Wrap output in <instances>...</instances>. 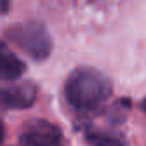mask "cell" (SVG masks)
<instances>
[{
  "label": "cell",
  "mask_w": 146,
  "mask_h": 146,
  "mask_svg": "<svg viewBox=\"0 0 146 146\" xmlns=\"http://www.w3.org/2000/svg\"><path fill=\"white\" fill-rule=\"evenodd\" d=\"M64 95L67 103L81 112L95 110L103 105L112 95L110 79L91 67H79L65 81Z\"/></svg>",
  "instance_id": "6da1fadb"
},
{
  "label": "cell",
  "mask_w": 146,
  "mask_h": 146,
  "mask_svg": "<svg viewBox=\"0 0 146 146\" xmlns=\"http://www.w3.org/2000/svg\"><path fill=\"white\" fill-rule=\"evenodd\" d=\"M5 40L35 60H45L52 52V38L45 24L38 21L21 23L5 31Z\"/></svg>",
  "instance_id": "7a4b0ae2"
},
{
  "label": "cell",
  "mask_w": 146,
  "mask_h": 146,
  "mask_svg": "<svg viewBox=\"0 0 146 146\" xmlns=\"http://www.w3.org/2000/svg\"><path fill=\"white\" fill-rule=\"evenodd\" d=\"M17 141L28 146H55V144H60L64 137L60 129L55 124L45 119H35L26 124Z\"/></svg>",
  "instance_id": "3957f363"
},
{
  "label": "cell",
  "mask_w": 146,
  "mask_h": 146,
  "mask_svg": "<svg viewBox=\"0 0 146 146\" xmlns=\"http://www.w3.org/2000/svg\"><path fill=\"white\" fill-rule=\"evenodd\" d=\"M2 105L4 108L12 110H24L29 108L36 100V88L29 83H19L11 84L2 90Z\"/></svg>",
  "instance_id": "277c9868"
},
{
  "label": "cell",
  "mask_w": 146,
  "mask_h": 146,
  "mask_svg": "<svg viewBox=\"0 0 146 146\" xmlns=\"http://www.w3.org/2000/svg\"><path fill=\"white\" fill-rule=\"evenodd\" d=\"M24 70H26L24 62L4 41L2 52H0V78L4 81H16L24 74Z\"/></svg>",
  "instance_id": "5b68a950"
},
{
  "label": "cell",
  "mask_w": 146,
  "mask_h": 146,
  "mask_svg": "<svg viewBox=\"0 0 146 146\" xmlns=\"http://www.w3.org/2000/svg\"><path fill=\"white\" fill-rule=\"evenodd\" d=\"M2 12L4 14L9 12V0H2Z\"/></svg>",
  "instance_id": "8992f818"
},
{
  "label": "cell",
  "mask_w": 146,
  "mask_h": 146,
  "mask_svg": "<svg viewBox=\"0 0 146 146\" xmlns=\"http://www.w3.org/2000/svg\"><path fill=\"white\" fill-rule=\"evenodd\" d=\"M143 108H144V112H146V102H144V103H143Z\"/></svg>",
  "instance_id": "52a82bcc"
}]
</instances>
